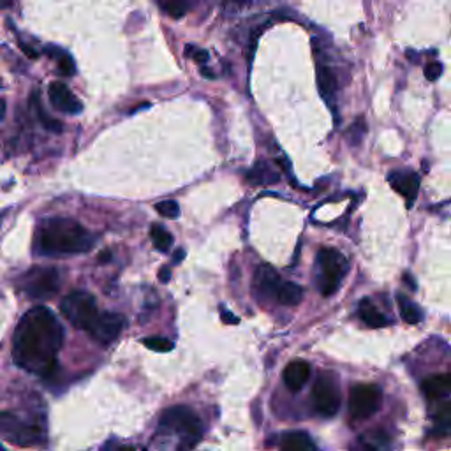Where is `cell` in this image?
Instances as JSON below:
<instances>
[{
	"mask_svg": "<svg viewBox=\"0 0 451 451\" xmlns=\"http://www.w3.org/2000/svg\"><path fill=\"white\" fill-rule=\"evenodd\" d=\"M104 451H133V450L126 446H120L117 441H110V443L106 444V448H104Z\"/></svg>",
	"mask_w": 451,
	"mask_h": 451,
	"instance_id": "d6a6232c",
	"label": "cell"
},
{
	"mask_svg": "<svg viewBox=\"0 0 451 451\" xmlns=\"http://www.w3.org/2000/svg\"><path fill=\"white\" fill-rule=\"evenodd\" d=\"M396 302H399V309H401L402 319H404L407 325H418V323L421 321V318H423V314H421V309L416 305L414 302H411L407 296H404V294H399V296H396Z\"/></svg>",
	"mask_w": 451,
	"mask_h": 451,
	"instance_id": "44dd1931",
	"label": "cell"
},
{
	"mask_svg": "<svg viewBox=\"0 0 451 451\" xmlns=\"http://www.w3.org/2000/svg\"><path fill=\"white\" fill-rule=\"evenodd\" d=\"M185 53H187V57H193L198 64H204L208 60V53L204 50H196V48L193 46H187Z\"/></svg>",
	"mask_w": 451,
	"mask_h": 451,
	"instance_id": "4dcf8cb0",
	"label": "cell"
},
{
	"mask_svg": "<svg viewBox=\"0 0 451 451\" xmlns=\"http://www.w3.org/2000/svg\"><path fill=\"white\" fill-rule=\"evenodd\" d=\"M184 258H185V251H184V249H178V251L175 252V263L178 265Z\"/></svg>",
	"mask_w": 451,
	"mask_h": 451,
	"instance_id": "d590c367",
	"label": "cell"
},
{
	"mask_svg": "<svg viewBox=\"0 0 451 451\" xmlns=\"http://www.w3.org/2000/svg\"><path fill=\"white\" fill-rule=\"evenodd\" d=\"M48 94H50V102L53 104L55 110L62 111V113H67V115L81 113L83 110L81 101H79V99L69 90V86L64 85V83L60 81L51 83Z\"/></svg>",
	"mask_w": 451,
	"mask_h": 451,
	"instance_id": "7c38bea8",
	"label": "cell"
},
{
	"mask_svg": "<svg viewBox=\"0 0 451 451\" xmlns=\"http://www.w3.org/2000/svg\"><path fill=\"white\" fill-rule=\"evenodd\" d=\"M220 318H222L224 323H228V325H236V323H238V318H235V316H233L229 310L224 309V307H220Z\"/></svg>",
	"mask_w": 451,
	"mask_h": 451,
	"instance_id": "1f68e13d",
	"label": "cell"
},
{
	"mask_svg": "<svg viewBox=\"0 0 451 451\" xmlns=\"http://www.w3.org/2000/svg\"><path fill=\"white\" fill-rule=\"evenodd\" d=\"M143 345L157 353H169L175 347V344L166 337H146L143 338Z\"/></svg>",
	"mask_w": 451,
	"mask_h": 451,
	"instance_id": "484cf974",
	"label": "cell"
},
{
	"mask_svg": "<svg viewBox=\"0 0 451 451\" xmlns=\"http://www.w3.org/2000/svg\"><path fill=\"white\" fill-rule=\"evenodd\" d=\"M318 88L323 99L332 104L335 92H337V76L328 66L318 67Z\"/></svg>",
	"mask_w": 451,
	"mask_h": 451,
	"instance_id": "d6986e66",
	"label": "cell"
},
{
	"mask_svg": "<svg viewBox=\"0 0 451 451\" xmlns=\"http://www.w3.org/2000/svg\"><path fill=\"white\" fill-rule=\"evenodd\" d=\"M365 133H367V126H365V122H363V118H358L356 122L353 124V127L349 129L351 143H353V145H358Z\"/></svg>",
	"mask_w": 451,
	"mask_h": 451,
	"instance_id": "f1b7e54d",
	"label": "cell"
},
{
	"mask_svg": "<svg viewBox=\"0 0 451 451\" xmlns=\"http://www.w3.org/2000/svg\"><path fill=\"white\" fill-rule=\"evenodd\" d=\"M64 344V329L55 314L46 307L25 312L12 337V358L16 365L41 377L55 374Z\"/></svg>",
	"mask_w": 451,
	"mask_h": 451,
	"instance_id": "6da1fadb",
	"label": "cell"
},
{
	"mask_svg": "<svg viewBox=\"0 0 451 451\" xmlns=\"http://www.w3.org/2000/svg\"><path fill=\"white\" fill-rule=\"evenodd\" d=\"M37 115H39V120L43 122V126L46 127V129L53 131V133H62V124H60L59 120H55V118H51L50 115L44 113L41 104H37Z\"/></svg>",
	"mask_w": 451,
	"mask_h": 451,
	"instance_id": "83f0119b",
	"label": "cell"
},
{
	"mask_svg": "<svg viewBox=\"0 0 451 451\" xmlns=\"http://www.w3.org/2000/svg\"><path fill=\"white\" fill-rule=\"evenodd\" d=\"M159 425L162 430L180 434L182 443L178 451H191L203 437V423H201L200 416L187 405H173L166 409Z\"/></svg>",
	"mask_w": 451,
	"mask_h": 451,
	"instance_id": "3957f363",
	"label": "cell"
},
{
	"mask_svg": "<svg viewBox=\"0 0 451 451\" xmlns=\"http://www.w3.org/2000/svg\"><path fill=\"white\" fill-rule=\"evenodd\" d=\"M150 238H152L153 247L161 252H169L173 245V236L171 233H168V229L162 228L161 224H152L150 228Z\"/></svg>",
	"mask_w": 451,
	"mask_h": 451,
	"instance_id": "603a6c76",
	"label": "cell"
},
{
	"mask_svg": "<svg viewBox=\"0 0 451 451\" xmlns=\"http://www.w3.org/2000/svg\"><path fill=\"white\" fill-rule=\"evenodd\" d=\"M111 259V254L110 252H102L101 256H99V261H101V263H108V261H110Z\"/></svg>",
	"mask_w": 451,
	"mask_h": 451,
	"instance_id": "74e56055",
	"label": "cell"
},
{
	"mask_svg": "<svg viewBox=\"0 0 451 451\" xmlns=\"http://www.w3.org/2000/svg\"><path fill=\"white\" fill-rule=\"evenodd\" d=\"M360 451H379V450H377V448H374V446H369V444H367V446H363V448H361Z\"/></svg>",
	"mask_w": 451,
	"mask_h": 451,
	"instance_id": "ab89813d",
	"label": "cell"
},
{
	"mask_svg": "<svg viewBox=\"0 0 451 451\" xmlns=\"http://www.w3.org/2000/svg\"><path fill=\"white\" fill-rule=\"evenodd\" d=\"M155 210H157L159 215L166 217V219H177L180 215V207H178L177 201L173 200L161 201V203L155 204Z\"/></svg>",
	"mask_w": 451,
	"mask_h": 451,
	"instance_id": "4316f807",
	"label": "cell"
},
{
	"mask_svg": "<svg viewBox=\"0 0 451 451\" xmlns=\"http://www.w3.org/2000/svg\"><path fill=\"white\" fill-rule=\"evenodd\" d=\"M124 326H126V318L122 314H117V312H99L86 332L99 344L108 345L122 334Z\"/></svg>",
	"mask_w": 451,
	"mask_h": 451,
	"instance_id": "30bf717a",
	"label": "cell"
},
{
	"mask_svg": "<svg viewBox=\"0 0 451 451\" xmlns=\"http://www.w3.org/2000/svg\"><path fill=\"white\" fill-rule=\"evenodd\" d=\"M312 401H314L316 411L325 418H332L340 409V392L334 377L328 374H321L312 388Z\"/></svg>",
	"mask_w": 451,
	"mask_h": 451,
	"instance_id": "9c48e42d",
	"label": "cell"
},
{
	"mask_svg": "<svg viewBox=\"0 0 451 451\" xmlns=\"http://www.w3.org/2000/svg\"><path fill=\"white\" fill-rule=\"evenodd\" d=\"M0 436L20 448L39 446L46 441V430L39 421L25 420L15 412H0Z\"/></svg>",
	"mask_w": 451,
	"mask_h": 451,
	"instance_id": "277c9868",
	"label": "cell"
},
{
	"mask_svg": "<svg viewBox=\"0 0 451 451\" xmlns=\"http://www.w3.org/2000/svg\"><path fill=\"white\" fill-rule=\"evenodd\" d=\"M94 244V235L75 219L51 217L37 226L34 251L41 256L59 258L88 252Z\"/></svg>",
	"mask_w": 451,
	"mask_h": 451,
	"instance_id": "7a4b0ae2",
	"label": "cell"
},
{
	"mask_svg": "<svg viewBox=\"0 0 451 451\" xmlns=\"http://www.w3.org/2000/svg\"><path fill=\"white\" fill-rule=\"evenodd\" d=\"M240 2H249V0H240Z\"/></svg>",
	"mask_w": 451,
	"mask_h": 451,
	"instance_id": "60d3db41",
	"label": "cell"
},
{
	"mask_svg": "<svg viewBox=\"0 0 451 451\" xmlns=\"http://www.w3.org/2000/svg\"><path fill=\"white\" fill-rule=\"evenodd\" d=\"M383 393L376 385H356L349 393V416L354 421H363L376 414Z\"/></svg>",
	"mask_w": 451,
	"mask_h": 451,
	"instance_id": "ba28073f",
	"label": "cell"
},
{
	"mask_svg": "<svg viewBox=\"0 0 451 451\" xmlns=\"http://www.w3.org/2000/svg\"><path fill=\"white\" fill-rule=\"evenodd\" d=\"M279 173L275 171L270 164L267 162L259 161L251 171L247 173V180L249 184L259 185V187H265V185H274L279 182Z\"/></svg>",
	"mask_w": 451,
	"mask_h": 451,
	"instance_id": "e0dca14e",
	"label": "cell"
},
{
	"mask_svg": "<svg viewBox=\"0 0 451 451\" xmlns=\"http://www.w3.org/2000/svg\"><path fill=\"white\" fill-rule=\"evenodd\" d=\"M201 75L204 76V78H208V79H213L215 78V75H213V71H210V69H201Z\"/></svg>",
	"mask_w": 451,
	"mask_h": 451,
	"instance_id": "8d00e7d4",
	"label": "cell"
},
{
	"mask_svg": "<svg viewBox=\"0 0 451 451\" xmlns=\"http://www.w3.org/2000/svg\"><path fill=\"white\" fill-rule=\"evenodd\" d=\"M20 289L32 300H46L60 289V274L53 267H36L20 277Z\"/></svg>",
	"mask_w": 451,
	"mask_h": 451,
	"instance_id": "8992f818",
	"label": "cell"
},
{
	"mask_svg": "<svg viewBox=\"0 0 451 451\" xmlns=\"http://www.w3.org/2000/svg\"><path fill=\"white\" fill-rule=\"evenodd\" d=\"M441 75H443V64L430 62L425 67V76H427L428 81H436L437 78H441Z\"/></svg>",
	"mask_w": 451,
	"mask_h": 451,
	"instance_id": "f546056e",
	"label": "cell"
},
{
	"mask_svg": "<svg viewBox=\"0 0 451 451\" xmlns=\"http://www.w3.org/2000/svg\"><path fill=\"white\" fill-rule=\"evenodd\" d=\"M421 392L425 393L428 401H439L448 399L451 392V376L450 374H436L421 383Z\"/></svg>",
	"mask_w": 451,
	"mask_h": 451,
	"instance_id": "9a60e30c",
	"label": "cell"
},
{
	"mask_svg": "<svg viewBox=\"0 0 451 451\" xmlns=\"http://www.w3.org/2000/svg\"><path fill=\"white\" fill-rule=\"evenodd\" d=\"M310 377V363L305 360H293L284 369V385L291 392H300Z\"/></svg>",
	"mask_w": 451,
	"mask_h": 451,
	"instance_id": "4fadbf2b",
	"label": "cell"
},
{
	"mask_svg": "<svg viewBox=\"0 0 451 451\" xmlns=\"http://www.w3.org/2000/svg\"><path fill=\"white\" fill-rule=\"evenodd\" d=\"M388 182L396 193L405 198L407 207H412L416 196H418V191H420V177L409 169H396V171L390 173Z\"/></svg>",
	"mask_w": 451,
	"mask_h": 451,
	"instance_id": "8fae6325",
	"label": "cell"
},
{
	"mask_svg": "<svg viewBox=\"0 0 451 451\" xmlns=\"http://www.w3.org/2000/svg\"><path fill=\"white\" fill-rule=\"evenodd\" d=\"M46 53L50 57H53V59L57 60V66H59V71L62 76H73L76 73V66H75V60H73V57L69 55V53H66L64 50H60V48H46Z\"/></svg>",
	"mask_w": 451,
	"mask_h": 451,
	"instance_id": "7402d4cb",
	"label": "cell"
},
{
	"mask_svg": "<svg viewBox=\"0 0 451 451\" xmlns=\"http://www.w3.org/2000/svg\"><path fill=\"white\" fill-rule=\"evenodd\" d=\"M275 298L279 300V303L287 307L298 305L303 298V289L294 282H280L279 287H277V293H275Z\"/></svg>",
	"mask_w": 451,
	"mask_h": 451,
	"instance_id": "ffe728a7",
	"label": "cell"
},
{
	"mask_svg": "<svg viewBox=\"0 0 451 451\" xmlns=\"http://www.w3.org/2000/svg\"><path fill=\"white\" fill-rule=\"evenodd\" d=\"M280 279L270 265H261L254 274V289L265 298H274Z\"/></svg>",
	"mask_w": 451,
	"mask_h": 451,
	"instance_id": "5bb4252c",
	"label": "cell"
},
{
	"mask_svg": "<svg viewBox=\"0 0 451 451\" xmlns=\"http://www.w3.org/2000/svg\"><path fill=\"white\" fill-rule=\"evenodd\" d=\"M4 113H6V101L4 99H0V118L4 117Z\"/></svg>",
	"mask_w": 451,
	"mask_h": 451,
	"instance_id": "f35d334b",
	"label": "cell"
},
{
	"mask_svg": "<svg viewBox=\"0 0 451 451\" xmlns=\"http://www.w3.org/2000/svg\"><path fill=\"white\" fill-rule=\"evenodd\" d=\"M358 314H360L361 321L365 323L367 326H370V328H383V326L392 325V319L381 314L369 298L361 300L360 307H358Z\"/></svg>",
	"mask_w": 451,
	"mask_h": 451,
	"instance_id": "ac0fdd59",
	"label": "cell"
},
{
	"mask_svg": "<svg viewBox=\"0 0 451 451\" xmlns=\"http://www.w3.org/2000/svg\"><path fill=\"white\" fill-rule=\"evenodd\" d=\"M280 448H282V451H316V446L310 436L302 430L284 434L282 439H280Z\"/></svg>",
	"mask_w": 451,
	"mask_h": 451,
	"instance_id": "2e32d148",
	"label": "cell"
},
{
	"mask_svg": "<svg viewBox=\"0 0 451 451\" xmlns=\"http://www.w3.org/2000/svg\"><path fill=\"white\" fill-rule=\"evenodd\" d=\"M60 310H62L64 318L75 328L85 329V332L99 314L95 298L86 291H73L67 294L60 303Z\"/></svg>",
	"mask_w": 451,
	"mask_h": 451,
	"instance_id": "52a82bcc",
	"label": "cell"
},
{
	"mask_svg": "<svg viewBox=\"0 0 451 451\" xmlns=\"http://www.w3.org/2000/svg\"><path fill=\"white\" fill-rule=\"evenodd\" d=\"M157 4L171 18H182L189 9V0H157Z\"/></svg>",
	"mask_w": 451,
	"mask_h": 451,
	"instance_id": "cb8c5ba5",
	"label": "cell"
},
{
	"mask_svg": "<svg viewBox=\"0 0 451 451\" xmlns=\"http://www.w3.org/2000/svg\"><path fill=\"white\" fill-rule=\"evenodd\" d=\"M169 279H171V270H169V267H162L161 271H159V280L161 282H169Z\"/></svg>",
	"mask_w": 451,
	"mask_h": 451,
	"instance_id": "836d02e7",
	"label": "cell"
},
{
	"mask_svg": "<svg viewBox=\"0 0 451 451\" xmlns=\"http://www.w3.org/2000/svg\"><path fill=\"white\" fill-rule=\"evenodd\" d=\"M347 270H349V263L337 249L323 247L318 252V286L323 296H332L337 293Z\"/></svg>",
	"mask_w": 451,
	"mask_h": 451,
	"instance_id": "5b68a950",
	"label": "cell"
},
{
	"mask_svg": "<svg viewBox=\"0 0 451 451\" xmlns=\"http://www.w3.org/2000/svg\"><path fill=\"white\" fill-rule=\"evenodd\" d=\"M404 282H405V284H407V286H411V289H412V291H414V289H416V284H414V279H412V277H411V275H409V274H405V275H404Z\"/></svg>",
	"mask_w": 451,
	"mask_h": 451,
	"instance_id": "e575fe53",
	"label": "cell"
},
{
	"mask_svg": "<svg viewBox=\"0 0 451 451\" xmlns=\"http://www.w3.org/2000/svg\"><path fill=\"white\" fill-rule=\"evenodd\" d=\"M451 425V405L450 402H444L436 414V430L439 436H448Z\"/></svg>",
	"mask_w": 451,
	"mask_h": 451,
	"instance_id": "d4e9b609",
	"label": "cell"
}]
</instances>
